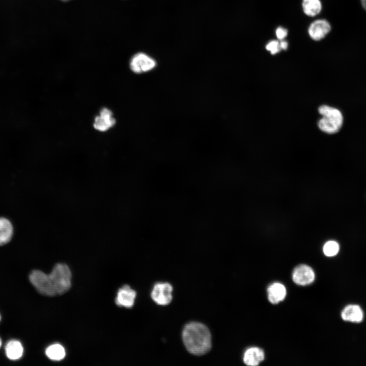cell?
Listing matches in <instances>:
<instances>
[{
  "label": "cell",
  "instance_id": "cell-1",
  "mask_svg": "<svg viewBox=\"0 0 366 366\" xmlns=\"http://www.w3.org/2000/svg\"><path fill=\"white\" fill-rule=\"evenodd\" d=\"M71 271L65 263L56 264L51 273L46 274L39 270L32 271L30 282L41 294L52 296L68 291L71 286Z\"/></svg>",
  "mask_w": 366,
  "mask_h": 366
},
{
  "label": "cell",
  "instance_id": "cell-2",
  "mask_svg": "<svg viewBox=\"0 0 366 366\" xmlns=\"http://www.w3.org/2000/svg\"><path fill=\"white\" fill-rule=\"evenodd\" d=\"M182 338L187 350L195 355H204L211 348V336L203 324L192 322L186 324L182 330Z\"/></svg>",
  "mask_w": 366,
  "mask_h": 366
},
{
  "label": "cell",
  "instance_id": "cell-3",
  "mask_svg": "<svg viewBox=\"0 0 366 366\" xmlns=\"http://www.w3.org/2000/svg\"><path fill=\"white\" fill-rule=\"evenodd\" d=\"M319 113L322 117L319 120V129L328 134H334L341 129L343 117L341 111L327 105H322L318 108Z\"/></svg>",
  "mask_w": 366,
  "mask_h": 366
},
{
  "label": "cell",
  "instance_id": "cell-4",
  "mask_svg": "<svg viewBox=\"0 0 366 366\" xmlns=\"http://www.w3.org/2000/svg\"><path fill=\"white\" fill-rule=\"evenodd\" d=\"M173 287L168 283L156 284L151 291V297L158 304L166 306L169 304L172 299Z\"/></svg>",
  "mask_w": 366,
  "mask_h": 366
},
{
  "label": "cell",
  "instance_id": "cell-5",
  "mask_svg": "<svg viewBox=\"0 0 366 366\" xmlns=\"http://www.w3.org/2000/svg\"><path fill=\"white\" fill-rule=\"evenodd\" d=\"M156 66V61L146 54L140 52L135 54L131 59L130 67L135 73L148 72Z\"/></svg>",
  "mask_w": 366,
  "mask_h": 366
},
{
  "label": "cell",
  "instance_id": "cell-6",
  "mask_svg": "<svg viewBox=\"0 0 366 366\" xmlns=\"http://www.w3.org/2000/svg\"><path fill=\"white\" fill-rule=\"evenodd\" d=\"M315 273L313 269L306 264L296 266L292 273L293 282L299 285L305 286L311 284L315 280Z\"/></svg>",
  "mask_w": 366,
  "mask_h": 366
},
{
  "label": "cell",
  "instance_id": "cell-7",
  "mask_svg": "<svg viewBox=\"0 0 366 366\" xmlns=\"http://www.w3.org/2000/svg\"><path fill=\"white\" fill-rule=\"evenodd\" d=\"M115 123L112 112L105 107L100 110L99 115L95 117L94 127L99 131L105 132L114 126Z\"/></svg>",
  "mask_w": 366,
  "mask_h": 366
},
{
  "label": "cell",
  "instance_id": "cell-8",
  "mask_svg": "<svg viewBox=\"0 0 366 366\" xmlns=\"http://www.w3.org/2000/svg\"><path fill=\"white\" fill-rule=\"evenodd\" d=\"M331 29L329 23L325 19H318L312 22L308 28L310 37L315 41L324 38Z\"/></svg>",
  "mask_w": 366,
  "mask_h": 366
},
{
  "label": "cell",
  "instance_id": "cell-9",
  "mask_svg": "<svg viewBox=\"0 0 366 366\" xmlns=\"http://www.w3.org/2000/svg\"><path fill=\"white\" fill-rule=\"evenodd\" d=\"M136 296V291L126 285L118 291L115 303L118 306L131 308L134 304Z\"/></svg>",
  "mask_w": 366,
  "mask_h": 366
},
{
  "label": "cell",
  "instance_id": "cell-10",
  "mask_svg": "<svg viewBox=\"0 0 366 366\" xmlns=\"http://www.w3.org/2000/svg\"><path fill=\"white\" fill-rule=\"evenodd\" d=\"M341 317L345 321L359 323L363 320V313L359 306L350 304L343 309L341 313Z\"/></svg>",
  "mask_w": 366,
  "mask_h": 366
},
{
  "label": "cell",
  "instance_id": "cell-11",
  "mask_svg": "<svg viewBox=\"0 0 366 366\" xmlns=\"http://www.w3.org/2000/svg\"><path fill=\"white\" fill-rule=\"evenodd\" d=\"M264 359V353L258 347H251L245 352L243 357L244 363L249 366L258 365Z\"/></svg>",
  "mask_w": 366,
  "mask_h": 366
},
{
  "label": "cell",
  "instance_id": "cell-12",
  "mask_svg": "<svg viewBox=\"0 0 366 366\" xmlns=\"http://www.w3.org/2000/svg\"><path fill=\"white\" fill-rule=\"evenodd\" d=\"M267 291L268 299L272 304H277L283 300L286 295L285 287L280 283L271 284Z\"/></svg>",
  "mask_w": 366,
  "mask_h": 366
},
{
  "label": "cell",
  "instance_id": "cell-13",
  "mask_svg": "<svg viewBox=\"0 0 366 366\" xmlns=\"http://www.w3.org/2000/svg\"><path fill=\"white\" fill-rule=\"evenodd\" d=\"M6 354L11 360H17L22 356L23 348L21 343L16 340L9 341L5 347Z\"/></svg>",
  "mask_w": 366,
  "mask_h": 366
},
{
  "label": "cell",
  "instance_id": "cell-14",
  "mask_svg": "<svg viewBox=\"0 0 366 366\" xmlns=\"http://www.w3.org/2000/svg\"><path fill=\"white\" fill-rule=\"evenodd\" d=\"M11 223L5 218H0V246L8 243L13 235Z\"/></svg>",
  "mask_w": 366,
  "mask_h": 366
},
{
  "label": "cell",
  "instance_id": "cell-15",
  "mask_svg": "<svg viewBox=\"0 0 366 366\" xmlns=\"http://www.w3.org/2000/svg\"><path fill=\"white\" fill-rule=\"evenodd\" d=\"M302 7L306 15L315 16L320 12L322 4L320 0H303Z\"/></svg>",
  "mask_w": 366,
  "mask_h": 366
},
{
  "label": "cell",
  "instance_id": "cell-16",
  "mask_svg": "<svg viewBox=\"0 0 366 366\" xmlns=\"http://www.w3.org/2000/svg\"><path fill=\"white\" fill-rule=\"evenodd\" d=\"M45 353L50 359L55 361L63 359L66 355L64 348L59 344L50 345L46 349Z\"/></svg>",
  "mask_w": 366,
  "mask_h": 366
},
{
  "label": "cell",
  "instance_id": "cell-17",
  "mask_svg": "<svg viewBox=\"0 0 366 366\" xmlns=\"http://www.w3.org/2000/svg\"><path fill=\"white\" fill-rule=\"evenodd\" d=\"M323 250L324 254L326 256H333L338 254L339 250V246L335 241H328L324 244Z\"/></svg>",
  "mask_w": 366,
  "mask_h": 366
},
{
  "label": "cell",
  "instance_id": "cell-18",
  "mask_svg": "<svg viewBox=\"0 0 366 366\" xmlns=\"http://www.w3.org/2000/svg\"><path fill=\"white\" fill-rule=\"evenodd\" d=\"M267 50L270 51L271 54H275L281 50L280 42L277 40L269 41L266 45Z\"/></svg>",
  "mask_w": 366,
  "mask_h": 366
},
{
  "label": "cell",
  "instance_id": "cell-19",
  "mask_svg": "<svg viewBox=\"0 0 366 366\" xmlns=\"http://www.w3.org/2000/svg\"><path fill=\"white\" fill-rule=\"evenodd\" d=\"M287 30L284 27L280 26L276 29V35L280 41L284 40L287 36Z\"/></svg>",
  "mask_w": 366,
  "mask_h": 366
},
{
  "label": "cell",
  "instance_id": "cell-20",
  "mask_svg": "<svg viewBox=\"0 0 366 366\" xmlns=\"http://www.w3.org/2000/svg\"><path fill=\"white\" fill-rule=\"evenodd\" d=\"M280 46L281 50H286L288 47V42L284 40L279 41Z\"/></svg>",
  "mask_w": 366,
  "mask_h": 366
},
{
  "label": "cell",
  "instance_id": "cell-21",
  "mask_svg": "<svg viewBox=\"0 0 366 366\" xmlns=\"http://www.w3.org/2000/svg\"><path fill=\"white\" fill-rule=\"evenodd\" d=\"M363 8L366 10V0H360Z\"/></svg>",
  "mask_w": 366,
  "mask_h": 366
},
{
  "label": "cell",
  "instance_id": "cell-22",
  "mask_svg": "<svg viewBox=\"0 0 366 366\" xmlns=\"http://www.w3.org/2000/svg\"><path fill=\"white\" fill-rule=\"evenodd\" d=\"M1 345H2V340L0 338V347H1Z\"/></svg>",
  "mask_w": 366,
  "mask_h": 366
},
{
  "label": "cell",
  "instance_id": "cell-23",
  "mask_svg": "<svg viewBox=\"0 0 366 366\" xmlns=\"http://www.w3.org/2000/svg\"><path fill=\"white\" fill-rule=\"evenodd\" d=\"M62 1H64V2H67V1H70V0H62Z\"/></svg>",
  "mask_w": 366,
  "mask_h": 366
},
{
  "label": "cell",
  "instance_id": "cell-24",
  "mask_svg": "<svg viewBox=\"0 0 366 366\" xmlns=\"http://www.w3.org/2000/svg\"><path fill=\"white\" fill-rule=\"evenodd\" d=\"M0 320H1V316H0Z\"/></svg>",
  "mask_w": 366,
  "mask_h": 366
}]
</instances>
